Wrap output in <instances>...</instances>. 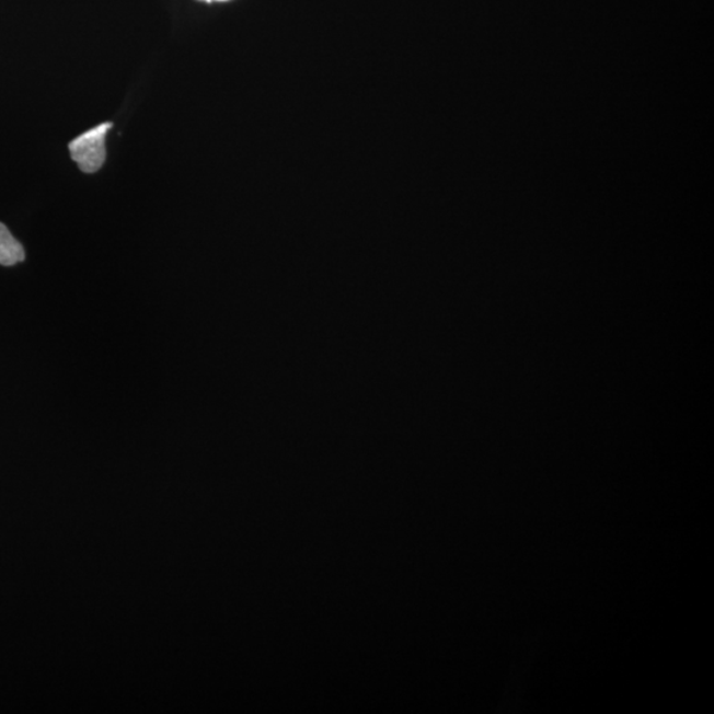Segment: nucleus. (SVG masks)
Listing matches in <instances>:
<instances>
[{
	"instance_id": "nucleus-1",
	"label": "nucleus",
	"mask_w": 714,
	"mask_h": 714,
	"mask_svg": "<svg viewBox=\"0 0 714 714\" xmlns=\"http://www.w3.org/2000/svg\"><path fill=\"white\" fill-rule=\"evenodd\" d=\"M111 123L95 126L94 129L81 134L69 143L70 156L79 169L85 174H94L105 163L106 134L112 129Z\"/></svg>"
},
{
	"instance_id": "nucleus-2",
	"label": "nucleus",
	"mask_w": 714,
	"mask_h": 714,
	"mask_svg": "<svg viewBox=\"0 0 714 714\" xmlns=\"http://www.w3.org/2000/svg\"><path fill=\"white\" fill-rule=\"evenodd\" d=\"M25 252L21 242L14 239L9 228L0 222V265L14 266L22 263Z\"/></svg>"
},
{
	"instance_id": "nucleus-3",
	"label": "nucleus",
	"mask_w": 714,
	"mask_h": 714,
	"mask_svg": "<svg viewBox=\"0 0 714 714\" xmlns=\"http://www.w3.org/2000/svg\"><path fill=\"white\" fill-rule=\"evenodd\" d=\"M206 2H215V0H206ZM218 2H224V0H218Z\"/></svg>"
}]
</instances>
